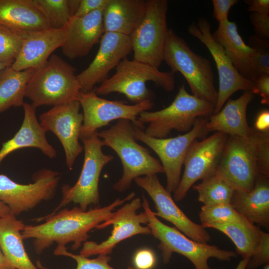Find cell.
Returning a JSON list of instances; mask_svg holds the SVG:
<instances>
[{
  "label": "cell",
  "instance_id": "cell-1",
  "mask_svg": "<svg viewBox=\"0 0 269 269\" xmlns=\"http://www.w3.org/2000/svg\"><path fill=\"white\" fill-rule=\"evenodd\" d=\"M135 196L132 192L126 197L116 199L109 205L84 210L79 207L72 209L64 208L53 215L36 219L45 220L37 225H25L21 232L23 239H32L34 248L37 254H41L54 243L59 247H65L73 243L72 249L76 250L87 241L88 233L107 220L117 207L131 201Z\"/></svg>",
  "mask_w": 269,
  "mask_h": 269
},
{
  "label": "cell",
  "instance_id": "cell-2",
  "mask_svg": "<svg viewBox=\"0 0 269 269\" xmlns=\"http://www.w3.org/2000/svg\"><path fill=\"white\" fill-rule=\"evenodd\" d=\"M215 173L235 190H252L259 174L269 176V132L228 136Z\"/></svg>",
  "mask_w": 269,
  "mask_h": 269
},
{
  "label": "cell",
  "instance_id": "cell-3",
  "mask_svg": "<svg viewBox=\"0 0 269 269\" xmlns=\"http://www.w3.org/2000/svg\"><path fill=\"white\" fill-rule=\"evenodd\" d=\"M134 127L130 121L121 119L110 128L98 132L103 146L112 148L121 159L123 175L113 185L114 189L119 192L129 189L138 177L164 172L161 164L149 149L136 142Z\"/></svg>",
  "mask_w": 269,
  "mask_h": 269
},
{
  "label": "cell",
  "instance_id": "cell-4",
  "mask_svg": "<svg viewBox=\"0 0 269 269\" xmlns=\"http://www.w3.org/2000/svg\"><path fill=\"white\" fill-rule=\"evenodd\" d=\"M75 72L71 64L52 54L43 65L35 69L27 84L25 96L35 108L79 100L81 87Z\"/></svg>",
  "mask_w": 269,
  "mask_h": 269
},
{
  "label": "cell",
  "instance_id": "cell-5",
  "mask_svg": "<svg viewBox=\"0 0 269 269\" xmlns=\"http://www.w3.org/2000/svg\"><path fill=\"white\" fill-rule=\"evenodd\" d=\"M215 105L190 94L182 85L172 103L156 111H144L137 117L139 128L149 136L164 138L173 131L187 133L196 121L213 114Z\"/></svg>",
  "mask_w": 269,
  "mask_h": 269
},
{
  "label": "cell",
  "instance_id": "cell-6",
  "mask_svg": "<svg viewBox=\"0 0 269 269\" xmlns=\"http://www.w3.org/2000/svg\"><path fill=\"white\" fill-rule=\"evenodd\" d=\"M141 206L147 218L146 225L150 230V235L159 241L158 248L161 252L164 264L170 262L174 253L188 259L195 269H212L208 264V260L211 258L229 262L237 257V254L232 251L221 249L207 243H198L187 237L175 227L163 223L155 216L144 195Z\"/></svg>",
  "mask_w": 269,
  "mask_h": 269
},
{
  "label": "cell",
  "instance_id": "cell-7",
  "mask_svg": "<svg viewBox=\"0 0 269 269\" xmlns=\"http://www.w3.org/2000/svg\"><path fill=\"white\" fill-rule=\"evenodd\" d=\"M116 72L96 88L98 95H106L117 92L124 94L134 104L151 100L154 96L146 87L152 81L165 91L170 92L175 86L174 73L163 72L158 68L127 57L117 65Z\"/></svg>",
  "mask_w": 269,
  "mask_h": 269
},
{
  "label": "cell",
  "instance_id": "cell-8",
  "mask_svg": "<svg viewBox=\"0 0 269 269\" xmlns=\"http://www.w3.org/2000/svg\"><path fill=\"white\" fill-rule=\"evenodd\" d=\"M163 61L171 72H178L184 77L192 95L215 105L218 90L210 61L195 53L186 41L169 29Z\"/></svg>",
  "mask_w": 269,
  "mask_h": 269
},
{
  "label": "cell",
  "instance_id": "cell-9",
  "mask_svg": "<svg viewBox=\"0 0 269 269\" xmlns=\"http://www.w3.org/2000/svg\"><path fill=\"white\" fill-rule=\"evenodd\" d=\"M80 139L84 150L80 175L74 185L63 186L62 199L49 215L55 214L72 202L78 204L84 210H86L90 205H99V182L101 172L104 166L113 160L114 156L103 152V145L98 135V132L81 137Z\"/></svg>",
  "mask_w": 269,
  "mask_h": 269
},
{
  "label": "cell",
  "instance_id": "cell-10",
  "mask_svg": "<svg viewBox=\"0 0 269 269\" xmlns=\"http://www.w3.org/2000/svg\"><path fill=\"white\" fill-rule=\"evenodd\" d=\"M144 15L130 35L134 59L158 68L163 61L169 29L166 0H146Z\"/></svg>",
  "mask_w": 269,
  "mask_h": 269
},
{
  "label": "cell",
  "instance_id": "cell-11",
  "mask_svg": "<svg viewBox=\"0 0 269 269\" xmlns=\"http://www.w3.org/2000/svg\"><path fill=\"white\" fill-rule=\"evenodd\" d=\"M207 119H198L190 131L183 134L169 138H157L147 135L135 126L134 137L148 146L159 157L166 175L165 189L170 193L176 190L181 179L182 167L193 142L204 138L208 133L205 128Z\"/></svg>",
  "mask_w": 269,
  "mask_h": 269
},
{
  "label": "cell",
  "instance_id": "cell-12",
  "mask_svg": "<svg viewBox=\"0 0 269 269\" xmlns=\"http://www.w3.org/2000/svg\"><path fill=\"white\" fill-rule=\"evenodd\" d=\"M211 29V25L206 19L198 18L196 22H192L189 26L188 31L207 47L216 63L219 88L213 114H216L236 92H252L253 82L237 70L224 48L213 37Z\"/></svg>",
  "mask_w": 269,
  "mask_h": 269
},
{
  "label": "cell",
  "instance_id": "cell-13",
  "mask_svg": "<svg viewBox=\"0 0 269 269\" xmlns=\"http://www.w3.org/2000/svg\"><path fill=\"white\" fill-rule=\"evenodd\" d=\"M141 203L139 198L134 197L114 211L107 220L96 228L100 230L112 225L113 230L110 236L100 243L85 242L79 255L87 258L100 254L109 255L117 244L126 239L137 235H150L149 228L142 226L148 222L146 214L144 212L137 213Z\"/></svg>",
  "mask_w": 269,
  "mask_h": 269
},
{
  "label": "cell",
  "instance_id": "cell-14",
  "mask_svg": "<svg viewBox=\"0 0 269 269\" xmlns=\"http://www.w3.org/2000/svg\"><path fill=\"white\" fill-rule=\"evenodd\" d=\"M228 136L225 134L215 132L202 140L196 139L193 142L184 161L183 175L173 193L175 201L182 200L195 182L215 173Z\"/></svg>",
  "mask_w": 269,
  "mask_h": 269
},
{
  "label": "cell",
  "instance_id": "cell-15",
  "mask_svg": "<svg viewBox=\"0 0 269 269\" xmlns=\"http://www.w3.org/2000/svg\"><path fill=\"white\" fill-rule=\"evenodd\" d=\"M60 179L56 171L43 169L33 175V182L22 184L0 174V201L16 216L53 197Z\"/></svg>",
  "mask_w": 269,
  "mask_h": 269
},
{
  "label": "cell",
  "instance_id": "cell-16",
  "mask_svg": "<svg viewBox=\"0 0 269 269\" xmlns=\"http://www.w3.org/2000/svg\"><path fill=\"white\" fill-rule=\"evenodd\" d=\"M83 109V122L80 137L90 135L98 129L116 120L126 119L139 128L137 117L140 113L153 107L151 100L134 105L123 101H111L99 97L95 92H81L79 98Z\"/></svg>",
  "mask_w": 269,
  "mask_h": 269
},
{
  "label": "cell",
  "instance_id": "cell-17",
  "mask_svg": "<svg viewBox=\"0 0 269 269\" xmlns=\"http://www.w3.org/2000/svg\"><path fill=\"white\" fill-rule=\"evenodd\" d=\"M80 107L79 100H74L53 106L39 117L42 129L46 132L54 133L60 140L64 150L66 164L70 170L84 150L79 140L83 122Z\"/></svg>",
  "mask_w": 269,
  "mask_h": 269
},
{
  "label": "cell",
  "instance_id": "cell-18",
  "mask_svg": "<svg viewBox=\"0 0 269 269\" xmlns=\"http://www.w3.org/2000/svg\"><path fill=\"white\" fill-rule=\"evenodd\" d=\"M136 184L144 190L153 200L154 215L172 223L189 238L200 243H207L211 236L201 224L191 221L180 209L169 192L161 184L157 174L138 177Z\"/></svg>",
  "mask_w": 269,
  "mask_h": 269
},
{
  "label": "cell",
  "instance_id": "cell-19",
  "mask_svg": "<svg viewBox=\"0 0 269 269\" xmlns=\"http://www.w3.org/2000/svg\"><path fill=\"white\" fill-rule=\"evenodd\" d=\"M132 51L129 36L113 32H105L100 40L98 51L88 67L77 75L81 92L92 91L98 83L108 78L110 71Z\"/></svg>",
  "mask_w": 269,
  "mask_h": 269
},
{
  "label": "cell",
  "instance_id": "cell-20",
  "mask_svg": "<svg viewBox=\"0 0 269 269\" xmlns=\"http://www.w3.org/2000/svg\"><path fill=\"white\" fill-rule=\"evenodd\" d=\"M67 27L60 29L19 31L22 44L18 56L11 66L12 68L22 71L36 69L41 67L52 53L64 43L67 36Z\"/></svg>",
  "mask_w": 269,
  "mask_h": 269
},
{
  "label": "cell",
  "instance_id": "cell-21",
  "mask_svg": "<svg viewBox=\"0 0 269 269\" xmlns=\"http://www.w3.org/2000/svg\"><path fill=\"white\" fill-rule=\"evenodd\" d=\"M104 9L83 16L72 17L67 27L66 39L61 47L65 57L74 59L86 56L93 46L100 42L104 33Z\"/></svg>",
  "mask_w": 269,
  "mask_h": 269
},
{
  "label": "cell",
  "instance_id": "cell-22",
  "mask_svg": "<svg viewBox=\"0 0 269 269\" xmlns=\"http://www.w3.org/2000/svg\"><path fill=\"white\" fill-rule=\"evenodd\" d=\"M232 207L249 222L269 228V176L259 174L252 190H235L230 201Z\"/></svg>",
  "mask_w": 269,
  "mask_h": 269
},
{
  "label": "cell",
  "instance_id": "cell-23",
  "mask_svg": "<svg viewBox=\"0 0 269 269\" xmlns=\"http://www.w3.org/2000/svg\"><path fill=\"white\" fill-rule=\"evenodd\" d=\"M24 118L15 135L4 142L0 149V166L3 159L11 152L20 148L35 147L50 158L56 155V151L46 137V132L41 127L36 116V108L31 104L23 105Z\"/></svg>",
  "mask_w": 269,
  "mask_h": 269
},
{
  "label": "cell",
  "instance_id": "cell-24",
  "mask_svg": "<svg viewBox=\"0 0 269 269\" xmlns=\"http://www.w3.org/2000/svg\"><path fill=\"white\" fill-rule=\"evenodd\" d=\"M254 97L251 91H247L236 99H228L218 113L212 114L207 119V132H221L228 136H248L253 128L248 124L247 110Z\"/></svg>",
  "mask_w": 269,
  "mask_h": 269
},
{
  "label": "cell",
  "instance_id": "cell-25",
  "mask_svg": "<svg viewBox=\"0 0 269 269\" xmlns=\"http://www.w3.org/2000/svg\"><path fill=\"white\" fill-rule=\"evenodd\" d=\"M212 35L224 48L239 73L252 82L255 80L256 49L245 43L238 32L236 23L229 20L219 23Z\"/></svg>",
  "mask_w": 269,
  "mask_h": 269
},
{
  "label": "cell",
  "instance_id": "cell-26",
  "mask_svg": "<svg viewBox=\"0 0 269 269\" xmlns=\"http://www.w3.org/2000/svg\"><path fill=\"white\" fill-rule=\"evenodd\" d=\"M146 5L143 0H109L103 10L104 33L130 36L142 19Z\"/></svg>",
  "mask_w": 269,
  "mask_h": 269
},
{
  "label": "cell",
  "instance_id": "cell-27",
  "mask_svg": "<svg viewBox=\"0 0 269 269\" xmlns=\"http://www.w3.org/2000/svg\"><path fill=\"white\" fill-rule=\"evenodd\" d=\"M0 25L18 31L49 28L34 0H0Z\"/></svg>",
  "mask_w": 269,
  "mask_h": 269
},
{
  "label": "cell",
  "instance_id": "cell-28",
  "mask_svg": "<svg viewBox=\"0 0 269 269\" xmlns=\"http://www.w3.org/2000/svg\"><path fill=\"white\" fill-rule=\"evenodd\" d=\"M24 227V224L13 214L0 217V247L13 268L38 269L24 249L21 235Z\"/></svg>",
  "mask_w": 269,
  "mask_h": 269
},
{
  "label": "cell",
  "instance_id": "cell-29",
  "mask_svg": "<svg viewBox=\"0 0 269 269\" xmlns=\"http://www.w3.org/2000/svg\"><path fill=\"white\" fill-rule=\"evenodd\" d=\"M34 71H17L9 66L0 71V113L12 107L23 106L26 87Z\"/></svg>",
  "mask_w": 269,
  "mask_h": 269
},
{
  "label": "cell",
  "instance_id": "cell-30",
  "mask_svg": "<svg viewBox=\"0 0 269 269\" xmlns=\"http://www.w3.org/2000/svg\"><path fill=\"white\" fill-rule=\"evenodd\" d=\"M221 232L234 243L236 254L242 259L249 260L260 248L263 231L248 222L245 223H226L210 226Z\"/></svg>",
  "mask_w": 269,
  "mask_h": 269
},
{
  "label": "cell",
  "instance_id": "cell-31",
  "mask_svg": "<svg viewBox=\"0 0 269 269\" xmlns=\"http://www.w3.org/2000/svg\"><path fill=\"white\" fill-rule=\"evenodd\" d=\"M45 16L49 28L60 29L68 26L80 0H34Z\"/></svg>",
  "mask_w": 269,
  "mask_h": 269
},
{
  "label": "cell",
  "instance_id": "cell-32",
  "mask_svg": "<svg viewBox=\"0 0 269 269\" xmlns=\"http://www.w3.org/2000/svg\"><path fill=\"white\" fill-rule=\"evenodd\" d=\"M198 193V200L203 205L230 203L234 188L215 173L192 186Z\"/></svg>",
  "mask_w": 269,
  "mask_h": 269
},
{
  "label": "cell",
  "instance_id": "cell-33",
  "mask_svg": "<svg viewBox=\"0 0 269 269\" xmlns=\"http://www.w3.org/2000/svg\"><path fill=\"white\" fill-rule=\"evenodd\" d=\"M199 217L201 224L205 228L216 224L245 223L248 222L232 207L230 203L203 205Z\"/></svg>",
  "mask_w": 269,
  "mask_h": 269
},
{
  "label": "cell",
  "instance_id": "cell-34",
  "mask_svg": "<svg viewBox=\"0 0 269 269\" xmlns=\"http://www.w3.org/2000/svg\"><path fill=\"white\" fill-rule=\"evenodd\" d=\"M19 31L0 25V62L11 66L21 48Z\"/></svg>",
  "mask_w": 269,
  "mask_h": 269
},
{
  "label": "cell",
  "instance_id": "cell-35",
  "mask_svg": "<svg viewBox=\"0 0 269 269\" xmlns=\"http://www.w3.org/2000/svg\"><path fill=\"white\" fill-rule=\"evenodd\" d=\"M55 255H61L73 259L77 263L75 269H115L109 265L111 257L106 254H100L95 258L90 259L80 255H75L68 252L66 247L57 246L54 251ZM128 269H135L129 267Z\"/></svg>",
  "mask_w": 269,
  "mask_h": 269
},
{
  "label": "cell",
  "instance_id": "cell-36",
  "mask_svg": "<svg viewBox=\"0 0 269 269\" xmlns=\"http://www.w3.org/2000/svg\"><path fill=\"white\" fill-rule=\"evenodd\" d=\"M269 263V234L263 232L258 252L249 260L246 269H256Z\"/></svg>",
  "mask_w": 269,
  "mask_h": 269
},
{
  "label": "cell",
  "instance_id": "cell-37",
  "mask_svg": "<svg viewBox=\"0 0 269 269\" xmlns=\"http://www.w3.org/2000/svg\"><path fill=\"white\" fill-rule=\"evenodd\" d=\"M133 262L135 269H152L155 266L156 259L152 250L142 249L135 253Z\"/></svg>",
  "mask_w": 269,
  "mask_h": 269
},
{
  "label": "cell",
  "instance_id": "cell-38",
  "mask_svg": "<svg viewBox=\"0 0 269 269\" xmlns=\"http://www.w3.org/2000/svg\"><path fill=\"white\" fill-rule=\"evenodd\" d=\"M250 20L259 37H269V13L252 12Z\"/></svg>",
  "mask_w": 269,
  "mask_h": 269
},
{
  "label": "cell",
  "instance_id": "cell-39",
  "mask_svg": "<svg viewBox=\"0 0 269 269\" xmlns=\"http://www.w3.org/2000/svg\"><path fill=\"white\" fill-rule=\"evenodd\" d=\"M237 0H213V16L219 23L228 20L230 8L237 2Z\"/></svg>",
  "mask_w": 269,
  "mask_h": 269
},
{
  "label": "cell",
  "instance_id": "cell-40",
  "mask_svg": "<svg viewBox=\"0 0 269 269\" xmlns=\"http://www.w3.org/2000/svg\"><path fill=\"white\" fill-rule=\"evenodd\" d=\"M255 57V68L256 78L263 74H269V53L268 50L257 46Z\"/></svg>",
  "mask_w": 269,
  "mask_h": 269
},
{
  "label": "cell",
  "instance_id": "cell-41",
  "mask_svg": "<svg viewBox=\"0 0 269 269\" xmlns=\"http://www.w3.org/2000/svg\"><path fill=\"white\" fill-rule=\"evenodd\" d=\"M253 82L252 92L259 94L262 98V104H269V74H263L258 76Z\"/></svg>",
  "mask_w": 269,
  "mask_h": 269
},
{
  "label": "cell",
  "instance_id": "cell-42",
  "mask_svg": "<svg viewBox=\"0 0 269 269\" xmlns=\"http://www.w3.org/2000/svg\"><path fill=\"white\" fill-rule=\"evenodd\" d=\"M109 0H80L79 6L73 16L81 17L96 10L105 8Z\"/></svg>",
  "mask_w": 269,
  "mask_h": 269
},
{
  "label": "cell",
  "instance_id": "cell-43",
  "mask_svg": "<svg viewBox=\"0 0 269 269\" xmlns=\"http://www.w3.org/2000/svg\"><path fill=\"white\" fill-rule=\"evenodd\" d=\"M249 5L248 11L263 13H269V0H245Z\"/></svg>",
  "mask_w": 269,
  "mask_h": 269
},
{
  "label": "cell",
  "instance_id": "cell-44",
  "mask_svg": "<svg viewBox=\"0 0 269 269\" xmlns=\"http://www.w3.org/2000/svg\"><path fill=\"white\" fill-rule=\"evenodd\" d=\"M254 129L261 132H269V111L268 110H263L258 114L255 123Z\"/></svg>",
  "mask_w": 269,
  "mask_h": 269
},
{
  "label": "cell",
  "instance_id": "cell-45",
  "mask_svg": "<svg viewBox=\"0 0 269 269\" xmlns=\"http://www.w3.org/2000/svg\"><path fill=\"white\" fill-rule=\"evenodd\" d=\"M12 266L4 257L0 247V269H13Z\"/></svg>",
  "mask_w": 269,
  "mask_h": 269
},
{
  "label": "cell",
  "instance_id": "cell-46",
  "mask_svg": "<svg viewBox=\"0 0 269 269\" xmlns=\"http://www.w3.org/2000/svg\"><path fill=\"white\" fill-rule=\"evenodd\" d=\"M9 208L0 201V217H4L11 215Z\"/></svg>",
  "mask_w": 269,
  "mask_h": 269
},
{
  "label": "cell",
  "instance_id": "cell-47",
  "mask_svg": "<svg viewBox=\"0 0 269 269\" xmlns=\"http://www.w3.org/2000/svg\"><path fill=\"white\" fill-rule=\"evenodd\" d=\"M249 260L242 259L235 269H246V266Z\"/></svg>",
  "mask_w": 269,
  "mask_h": 269
},
{
  "label": "cell",
  "instance_id": "cell-48",
  "mask_svg": "<svg viewBox=\"0 0 269 269\" xmlns=\"http://www.w3.org/2000/svg\"><path fill=\"white\" fill-rule=\"evenodd\" d=\"M7 66L6 64L0 62V71Z\"/></svg>",
  "mask_w": 269,
  "mask_h": 269
},
{
  "label": "cell",
  "instance_id": "cell-49",
  "mask_svg": "<svg viewBox=\"0 0 269 269\" xmlns=\"http://www.w3.org/2000/svg\"><path fill=\"white\" fill-rule=\"evenodd\" d=\"M263 269H269V263L264 265Z\"/></svg>",
  "mask_w": 269,
  "mask_h": 269
},
{
  "label": "cell",
  "instance_id": "cell-50",
  "mask_svg": "<svg viewBox=\"0 0 269 269\" xmlns=\"http://www.w3.org/2000/svg\"></svg>",
  "mask_w": 269,
  "mask_h": 269
}]
</instances>
